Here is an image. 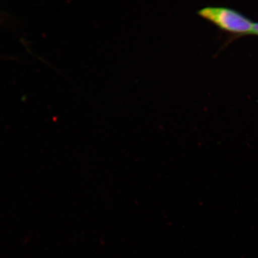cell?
I'll return each instance as SVG.
<instances>
[{"instance_id": "obj_2", "label": "cell", "mask_w": 258, "mask_h": 258, "mask_svg": "<svg viewBox=\"0 0 258 258\" xmlns=\"http://www.w3.org/2000/svg\"><path fill=\"white\" fill-rule=\"evenodd\" d=\"M250 34L258 35V22H254Z\"/></svg>"}, {"instance_id": "obj_1", "label": "cell", "mask_w": 258, "mask_h": 258, "mask_svg": "<svg viewBox=\"0 0 258 258\" xmlns=\"http://www.w3.org/2000/svg\"><path fill=\"white\" fill-rule=\"evenodd\" d=\"M197 14L233 37L234 35L238 37L250 34L254 23L236 10L224 6H205L198 10Z\"/></svg>"}]
</instances>
